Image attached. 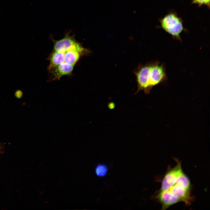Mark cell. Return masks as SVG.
Returning a JSON list of instances; mask_svg holds the SVG:
<instances>
[{"instance_id":"obj_4","label":"cell","mask_w":210,"mask_h":210,"mask_svg":"<svg viewBox=\"0 0 210 210\" xmlns=\"http://www.w3.org/2000/svg\"><path fill=\"white\" fill-rule=\"evenodd\" d=\"M75 65L63 63L48 70L50 81L60 80L63 76L71 75Z\"/></svg>"},{"instance_id":"obj_5","label":"cell","mask_w":210,"mask_h":210,"mask_svg":"<svg viewBox=\"0 0 210 210\" xmlns=\"http://www.w3.org/2000/svg\"><path fill=\"white\" fill-rule=\"evenodd\" d=\"M70 34V32H67L63 38L58 40H55L52 38L51 39L54 43L53 50L64 52L76 44L78 42L75 39L74 35L71 36Z\"/></svg>"},{"instance_id":"obj_1","label":"cell","mask_w":210,"mask_h":210,"mask_svg":"<svg viewBox=\"0 0 210 210\" xmlns=\"http://www.w3.org/2000/svg\"><path fill=\"white\" fill-rule=\"evenodd\" d=\"M138 91L143 90L148 93L154 86L166 80L165 66L158 61L139 65L135 72Z\"/></svg>"},{"instance_id":"obj_2","label":"cell","mask_w":210,"mask_h":210,"mask_svg":"<svg viewBox=\"0 0 210 210\" xmlns=\"http://www.w3.org/2000/svg\"><path fill=\"white\" fill-rule=\"evenodd\" d=\"M161 24L166 32L181 41L180 34L183 29V26L181 20L176 15L173 13L168 14L162 20Z\"/></svg>"},{"instance_id":"obj_8","label":"cell","mask_w":210,"mask_h":210,"mask_svg":"<svg viewBox=\"0 0 210 210\" xmlns=\"http://www.w3.org/2000/svg\"><path fill=\"white\" fill-rule=\"evenodd\" d=\"M175 183L186 189H190V181L188 177L183 172L178 178Z\"/></svg>"},{"instance_id":"obj_6","label":"cell","mask_w":210,"mask_h":210,"mask_svg":"<svg viewBox=\"0 0 210 210\" xmlns=\"http://www.w3.org/2000/svg\"><path fill=\"white\" fill-rule=\"evenodd\" d=\"M176 197L180 202L182 201L186 204H189L191 200L190 189H186L175 183L168 190Z\"/></svg>"},{"instance_id":"obj_10","label":"cell","mask_w":210,"mask_h":210,"mask_svg":"<svg viewBox=\"0 0 210 210\" xmlns=\"http://www.w3.org/2000/svg\"><path fill=\"white\" fill-rule=\"evenodd\" d=\"M194 3L198 4L200 5H209L210 0H194Z\"/></svg>"},{"instance_id":"obj_7","label":"cell","mask_w":210,"mask_h":210,"mask_svg":"<svg viewBox=\"0 0 210 210\" xmlns=\"http://www.w3.org/2000/svg\"><path fill=\"white\" fill-rule=\"evenodd\" d=\"M156 197L161 203L163 210L180 202L176 197L168 191H160Z\"/></svg>"},{"instance_id":"obj_9","label":"cell","mask_w":210,"mask_h":210,"mask_svg":"<svg viewBox=\"0 0 210 210\" xmlns=\"http://www.w3.org/2000/svg\"><path fill=\"white\" fill-rule=\"evenodd\" d=\"M107 167L104 164L98 165L95 168V172L96 175L99 177H102L105 176L107 172Z\"/></svg>"},{"instance_id":"obj_11","label":"cell","mask_w":210,"mask_h":210,"mask_svg":"<svg viewBox=\"0 0 210 210\" xmlns=\"http://www.w3.org/2000/svg\"><path fill=\"white\" fill-rule=\"evenodd\" d=\"M22 93L21 91H17L15 93V95L18 98L21 97L22 96Z\"/></svg>"},{"instance_id":"obj_3","label":"cell","mask_w":210,"mask_h":210,"mask_svg":"<svg viewBox=\"0 0 210 210\" xmlns=\"http://www.w3.org/2000/svg\"><path fill=\"white\" fill-rule=\"evenodd\" d=\"M183 173L181 163L178 162L176 165L169 171L164 176L162 181L160 191L168 190Z\"/></svg>"},{"instance_id":"obj_12","label":"cell","mask_w":210,"mask_h":210,"mask_svg":"<svg viewBox=\"0 0 210 210\" xmlns=\"http://www.w3.org/2000/svg\"><path fill=\"white\" fill-rule=\"evenodd\" d=\"M2 147L0 145V153H1L2 152Z\"/></svg>"}]
</instances>
